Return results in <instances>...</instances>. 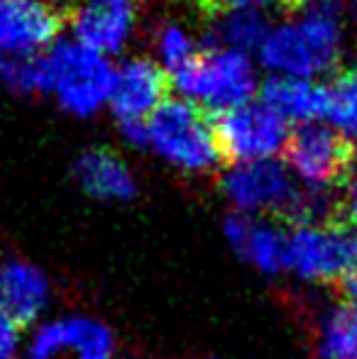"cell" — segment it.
I'll list each match as a JSON object with an SVG mask.
<instances>
[{"label": "cell", "mask_w": 357, "mask_h": 359, "mask_svg": "<svg viewBox=\"0 0 357 359\" xmlns=\"http://www.w3.org/2000/svg\"><path fill=\"white\" fill-rule=\"evenodd\" d=\"M340 49L343 32L333 0L309 8L299 22L271 29L260 47V57L264 67L276 76L314 79L338 69Z\"/></svg>", "instance_id": "1"}, {"label": "cell", "mask_w": 357, "mask_h": 359, "mask_svg": "<svg viewBox=\"0 0 357 359\" xmlns=\"http://www.w3.org/2000/svg\"><path fill=\"white\" fill-rule=\"evenodd\" d=\"M172 83L186 100L206 105L213 113L250 103L257 81L252 62L245 52L210 44L186 67L172 74Z\"/></svg>", "instance_id": "2"}, {"label": "cell", "mask_w": 357, "mask_h": 359, "mask_svg": "<svg viewBox=\"0 0 357 359\" xmlns=\"http://www.w3.org/2000/svg\"><path fill=\"white\" fill-rule=\"evenodd\" d=\"M149 144L184 171H206L220 159L213 120L194 100L167 98L147 118Z\"/></svg>", "instance_id": "3"}, {"label": "cell", "mask_w": 357, "mask_h": 359, "mask_svg": "<svg viewBox=\"0 0 357 359\" xmlns=\"http://www.w3.org/2000/svg\"><path fill=\"white\" fill-rule=\"evenodd\" d=\"M47 59L49 90L64 110L74 115H90L110 100L115 69L100 52L81 42H59Z\"/></svg>", "instance_id": "4"}, {"label": "cell", "mask_w": 357, "mask_h": 359, "mask_svg": "<svg viewBox=\"0 0 357 359\" xmlns=\"http://www.w3.org/2000/svg\"><path fill=\"white\" fill-rule=\"evenodd\" d=\"M223 191L243 213H276L291 225H301L306 189L291 181L289 169L276 159H252L230 164L223 174Z\"/></svg>", "instance_id": "5"}, {"label": "cell", "mask_w": 357, "mask_h": 359, "mask_svg": "<svg viewBox=\"0 0 357 359\" xmlns=\"http://www.w3.org/2000/svg\"><path fill=\"white\" fill-rule=\"evenodd\" d=\"M357 262V227L345 220L299 225L286 237V269L306 281L335 284Z\"/></svg>", "instance_id": "6"}, {"label": "cell", "mask_w": 357, "mask_h": 359, "mask_svg": "<svg viewBox=\"0 0 357 359\" xmlns=\"http://www.w3.org/2000/svg\"><path fill=\"white\" fill-rule=\"evenodd\" d=\"M210 120H213L218 154L228 164L269 159L279 149H284L289 140L286 120L267 108L262 100L210 113Z\"/></svg>", "instance_id": "7"}, {"label": "cell", "mask_w": 357, "mask_h": 359, "mask_svg": "<svg viewBox=\"0 0 357 359\" xmlns=\"http://www.w3.org/2000/svg\"><path fill=\"white\" fill-rule=\"evenodd\" d=\"M286 164L306 186L330 189L345 184L355 159V147L338 130L306 123L286 140Z\"/></svg>", "instance_id": "8"}, {"label": "cell", "mask_w": 357, "mask_h": 359, "mask_svg": "<svg viewBox=\"0 0 357 359\" xmlns=\"http://www.w3.org/2000/svg\"><path fill=\"white\" fill-rule=\"evenodd\" d=\"M64 27V15L44 0H0V52L34 57Z\"/></svg>", "instance_id": "9"}, {"label": "cell", "mask_w": 357, "mask_h": 359, "mask_svg": "<svg viewBox=\"0 0 357 359\" xmlns=\"http://www.w3.org/2000/svg\"><path fill=\"white\" fill-rule=\"evenodd\" d=\"M169 88H172V79L159 64L149 59H133L115 72L110 108L120 120H147V115L167 100Z\"/></svg>", "instance_id": "10"}, {"label": "cell", "mask_w": 357, "mask_h": 359, "mask_svg": "<svg viewBox=\"0 0 357 359\" xmlns=\"http://www.w3.org/2000/svg\"><path fill=\"white\" fill-rule=\"evenodd\" d=\"M135 15V0H83L72 20L74 37L93 52L115 54L128 42Z\"/></svg>", "instance_id": "11"}, {"label": "cell", "mask_w": 357, "mask_h": 359, "mask_svg": "<svg viewBox=\"0 0 357 359\" xmlns=\"http://www.w3.org/2000/svg\"><path fill=\"white\" fill-rule=\"evenodd\" d=\"M225 237L230 247L252 262L262 274H279L286 269V235H281L279 227L235 210L225 217Z\"/></svg>", "instance_id": "12"}, {"label": "cell", "mask_w": 357, "mask_h": 359, "mask_svg": "<svg viewBox=\"0 0 357 359\" xmlns=\"http://www.w3.org/2000/svg\"><path fill=\"white\" fill-rule=\"evenodd\" d=\"M49 301V281L37 266L8 262L0 266V311L8 313L20 327L37 320Z\"/></svg>", "instance_id": "13"}, {"label": "cell", "mask_w": 357, "mask_h": 359, "mask_svg": "<svg viewBox=\"0 0 357 359\" xmlns=\"http://www.w3.org/2000/svg\"><path fill=\"white\" fill-rule=\"evenodd\" d=\"M74 179L88 196L100 201H130L137 194L130 166L103 147L86 149L74 161Z\"/></svg>", "instance_id": "14"}, {"label": "cell", "mask_w": 357, "mask_h": 359, "mask_svg": "<svg viewBox=\"0 0 357 359\" xmlns=\"http://www.w3.org/2000/svg\"><path fill=\"white\" fill-rule=\"evenodd\" d=\"M262 103L274 110L286 123H314L325 118L328 93L325 86L314 83L311 79H289V76H269L260 88Z\"/></svg>", "instance_id": "15"}, {"label": "cell", "mask_w": 357, "mask_h": 359, "mask_svg": "<svg viewBox=\"0 0 357 359\" xmlns=\"http://www.w3.org/2000/svg\"><path fill=\"white\" fill-rule=\"evenodd\" d=\"M220 22L215 27L213 42L218 47L238 49V52L248 54L250 49H260L271 32L269 22L257 8H245V10H233V13L220 15Z\"/></svg>", "instance_id": "16"}, {"label": "cell", "mask_w": 357, "mask_h": 359, "mask_svg": "<svg viewBox=\"0 0 357 359\" xmlns=\"http://www.w3.org/2000/svg\"><path fill=\"white\" fill-rule=\"evenodd\" d=\"M321 355L323 359H357V306L343 303L323 318Z\"/></svg>", "instance_id": "17"}, {"label": "cell", "mask_w": 357, "mask_h": 359, "mask_svg": "<svg viewBox=\"0 0 357 359\" xmlns=\"http://www.w3.org/2000/svg\"><path fill=\"white\" fill-rule=\"evenodd\" d=\"M325 118L345 137H357V72H340L328 86Z\"/></svg>", "instance_id": "18"}, {"label": "cell", "mask_w": 357, "mask_h": 359, "mask_svg": "<svg viewBox=\"0 0 357 359\" xmlns=\"http://www.w3.org/2000/svg\"><path fill=\"white\" fill-rule=\"evenodd\" d=\"M0 81L15 93H44L49 90L47 59L0 52Z\"/></svg>", "instance_id": "19"}, {"label": "cell", "mask_w": 357, "mask_h": 359, "mask_svg": "<svg viewBox=\"0 0 357 359\" xmlns=\"http://www.w3.org/2000/svg\"><path fill=\"white\" fill-rule=\"evenodd\" d=\"M74 350H79V359H110L113 332L98 320L74 318Z\"/></svg>", "instance_id": "20"}, {"label": "cell", "mask_w": 357, "mask_h": 359, "mask_svg": "<svg viewBox=\"0 0 357 359\" xmlns=\"http://www.w3.org/2000/svg\"><path fill=\"white\" fill-rule=\"evenodd\" d=\"M157 52L162 57V64L169 74L179 72L181 67L191 62L198 54L194 39L177 25H164L157 34Z\"/></svg>", "instance_id": "21"}, {"label": "cell", "mask_w": 357, "mask_h": 359, "mask_svg": "<svg viewBox=\"0 0 357 359\" xmlns=\"http://www.w3.org/2000/svg\"><path fill=\"white\" fill-rule=\"evenodd\" d=\"M74 347V318L47 323L29 342V359H54L62 350Z\"/></svg>", "instance_id": "22"}, {"label": "cell", "mask_w": 357, "mask_h": 359, "mask_svg": "<svg viewBox=\"0 0 357 359\" xmlns=\"http://www.w3.org/2000/svg\"><path fill=\"white\" fill-rule=\"evenodd\" d=\"M198 3L208 18H220V15L233 13V10L260 8V5L269 3V0H198Z\"/></svg>", "instance_id": "23"}, {"label": "cell", "mask_w": 357, "mask_h": 359, "mask_svg": "<svg viewBox=\"0 0 357 359\" xmlns=\"http://www.w3.org/2000/svg\"><path fill=\"white\" fill-rule=\"evenodd\" d=\"M18 332L20 325L8 316V313L0 311V359H10L15 355V347H18Z\"/></svg>", "instance_id": "24"}, {"label": "cell", "mask_w": 357, "mask_h": 359, "mask_svg": "<svg viewBox=\"0 0 357 359\" xmlns=\"http://www.w3.org/2000/svg\"><path fill=\"white\" fill-rule=\"evenodd\" d=\"M120 133H123L125 142H130V144H135V147H144V144H149L147 120H142V118H128V120H120Z\"/></svg>", "instance_id": "25"}, {"label": "cell", "mask_w": 357, "mask_h": 359, "mask_svg": "<svg viewBox=\"0 0 357 359\" xmlns=\"http://www.w3.org/2000/svg\"><path fill=\"white\" fill-rule=\"evenodd\" d=\"M333 288H335V293L343 298V303H353V306H357V262L345 271L343 276H340L338 281H335Z\"/></svg>", "instance_id": "26"}, {"label": "cell", "mask_w": 357, "mask_h": 359, "mask_svg": "<svg viewBox=\"0 0 357 359\" xmlns=\"http://www.w3.org/2000/svg\"><path fill=\"white\" fill-rule=\"evenodd\" d=\"M279 3L289 10H304V8H314V5H321V3H333V0H279Z\"/></svg>", "instance_id": "27"}, {"label": "cell", "mask_w": 357, "mask_h": 359, "mask_svg": "<svg viewBox=\"0 0 357 359\" xmlns=\"http://www.w3.org/2000/svg\"><path fill=\"white\" fill-rule=\"evenodd\" d=\"M355 15H357V10H355Z\"/></svg>", "instance_id": "28"}]
</instances>
